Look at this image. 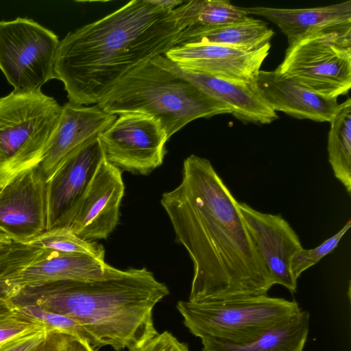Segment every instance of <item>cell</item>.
<instances>
[{
	"mask_svg": "<svg viewBox=\"0 0 351 351\" xmlns=\"http://www.w3.org/2000/svg\"><path fill=\"white\" fill-rule=\"evenodd\" d=\"M238 202L209 160L192 154L160 203L193 264L190 302L267 295L274 285Z\"/></svg>",
	"mask_w": 351,
	"mask_h": 351,
	"instance_id": "cell-1",
	"label": "cell"
},
{
	"mask_svg": "<svg viewBox=\"0 0 351 351\" xmlns=\"http://www.w3.org/2000/svg\"><path fill=\"white\" fill-rule=\"evenodd\" d=\"M182 28L173 11L132 0L60 40L55 79L69 101L97 104L125 74L175 47Z\"/></svg>",
	"mask_w": 351,
	"mask_h": 351,
	"instance_id": "cell-2",
	"label": "cell"
},
{
	"mask_svg": "<svg viewBox=\"0 0 351 351\" xmlns=\"http://www.w3.org/2000/svg\"><path fill=\"white\" fill-rule=\"evenodd\" d=\"M169 294L166 285L145 267L115 268L99 280L25 288L10 300L73 319L94 338L97 347L135 351L158 335L153 311Z\"/></svg>",
	"mask_w": 351,
	"mask_h": 351,
	"instance_id": "cell-3",
	"label": "cell"
},
{
	"mask_svg": "<svg viewBox=\"0 0 351 351\" xmlns=\"http://www.w3.org/2000/svg\"><path fill=\"white\" fill-rule=\"evenodd\" d=\"M97 104L117 116L136 112L152 117L168 138L197 119L231 114L226 105L153 60L125 74Z\"/></svg>",
	"mask_w": 351,
	"mask_h": 351,
	"instance_id": "cell-4",
	"label": "cell"
},
{
	"mask_svg": "<svg viewBox=\"0 0 351 351\" xmlns=\"http://www.w3.org/2000/svg\"><path fill=\"white\" fill-rule=\"evenodd\" d=\"M62 110L41 89L0 97V185L39 165Z\"/></svg>",
	"mask_w": 351,
	"mask_h": 351,
	"instance_id": "cell-5",
	"label": "cell"
},
{
	"mask_svg": "<svg viewBox=\"0 0 351 351\" xmlns=\"http://www.w3.org/2000/svg\"><path fill=\"white\" fill-rule=\"evenodd\" d=\"M176 307L184 325L194 336L234 343L254 340L301 311L295 300L267 295L224 300H180Z\"/></svg>",
	"mask_w": 351,
	"mask_h": 351,
	"instance_id": "cell-6",
	"label": "cell"
},
{
	"mask_svg": "<svg viewBox=\"0 0 351 351\" xmlns=\"http://www.w3.org/2000/svg\"><path fill=\"white\" fill-rule=\"evenodd\" d=\"M322 95L337 98L351 88V22L327 27L290 44L275 69Z\"/></svg>",
	"mask_w": 351,
	"mask_h": 351,
	"instance_id": "cell-7",
	"label": "cell"
},
{
	"mask_svg": "<svg viewBox=\"0 0 351 351\" xmlns=\"http://www.w3.org/2000/svg\"><path fill=\"white\" fill-rule=\"evenodd\" d=\"M60 40L27 17L0 21V70L14 91L32 92L54 79Z\"/></svg>",
	"mask_w": 351,
	"mask_h": 351,
	"instance_id": "cell-8",
	"label": "cell"
},
{
	"mask_svg": "<svg viewBox=\"0 0 351 351\" xmlns=\"http://www.w3.org/2000/svg\"><path fill=\"white\" fill-rule=\"evenodd\" d=\"M99 140L110 164L121 171L148 175L162 164L169 138L158 120L130 112L118 115Z\"/></svg>",
	"mask_w": 351,
	"mask_h": 351,
	"instance_id": "cell-9",
	"label": "cell"
},
{
	"mask_svg": "<svg viewBox=\"0 0 351 351\" xmlns=\"http://www.w3.org/2000/svg\"><path fill=\"white\" fill-rule=\"evenodd\" d=\"M124 191L121 171L104 158L82 195L56 227H65L86 241L106 239L118 224Z\"/></svg>",
	"mask_w": 351,
	"mask_h": 351,
	"instance_id": "cell-10",
	"label": "cell"
},
{
	"mask_svg": "<svg viewBox=\"0 0 351 351\" xmlns=\"http://www.w3.org/2000/svg\"><path fill=\"white\" fill-rule=\"evenodd\" d=\"M47 181L39 165L0 185V231L27 244L47 230Z\"/></svg>",
	"mask_w": 351,
	"mask_h": 351,
	"instance_id": "cell-11",
	"label": "cell"
},
{
	"mask_svg": "<svg viewBox=\"0 0 351 351\" xmlns=\"http://www.w3.org/2000/svg\"><path fill=\"white\" fill-rule=\"evenodd\" d=\"M238 207L274 285L295 292L298 280L291 272L290 263L294 254L303 249L298 235L280 215L261 213L245 202H238Z\"/></svg>",
	"mask_w": 351,
	"mask_h": 351,
	"instance_id": "cell-12",
	"label": "cell"
},
{
	"mask_svg": "<svg viewBox=\"0 0 351 351\" xmlns=\"http://www.w3.org/2000/svg\"><path fill=\"white\" fill-rule=\"evenodd\" d=\"M270 47V43L256 49L193 43L175 46L164 55L182 68L219 77L254 82Z\"/></svg>",
	"mask_w": 351,
	"mask_h": 351,
	"instance_id": "cell-13",
	"label": "cell"
},
{
	"mask_svg": "<svg viewBox=\"0 0 351 351\" xmlns=\"http://www.w3.org/2000/svg\"><path fill=\"white\" fill-rule=\"evenodd\" d=\"M114 269L90 254L39 250L30 263L6 281L5 297L10 300L23 289L54 282L101 279Z\"/></svg>",
	"mask_w": 351,
	"mask_h": 351,
	"instance_id": "cell-14",
	"label": "cell"
},
{
	"mask_svg": "<svg viewBox=\"0 0 351 351\" xmlns=\"http://www.w3.org/2000/svg\"><path fill=\"white\" fill-rule=\"evenodd\" d=\"M117 118L97 104L88 106L68 101L62 106L58 126L38 165L46 181L70 155L98 138Z\"/></svg>",
	"mask_w": 351,
	"mask_h": 351,
	"instance_id": "cell-15",
	"label": "cell"
},
{
	"mask_svg": "<svg viewBox=\"0 0 351 351\" xmlns=\"http://www.w3.org/2000/svg\"><path fill=\"white\" fill-rule=\"evenodd\" d=\"M154 61L171 69L201 91L226 105L231 114L243 122L268 124L278 118L260 95L256 81L246 82L222 78L182 68L159 55Z\"/></svg>",
	"mask_w": 351,
	"mask_h": 351,
	"instance_id": "cell-16",
	"label": "cell"
},
{
	"mask_svg": "<svg viewBox=\"0 0 351 351\" xmlns=\"http://www.w3.org/2000/svg\"><path fill=\"white\" fill-rule=\"evenodd\" d=\"M104 158L98 137L70 155L47 182V230L55 228L78 201Z\"/></svg>",
	"mask_w": 351,
	"mask_h": 351,
	"instance_id": "cell-17",
	"label": "cell"
},
{
	"mask_svg": "<svg viewBox=\"0 0 351 351\" xmlns=\"http://www.w3.org/2000/svg\"><path fill=\"white\" fill-rule=\"evenodd\" d=\"M256 85L261 97L273 110L283 112L299 119L330 122L339 108L337 98L311 90L280 75L276 70H260Z\"/></svg>",
	"mask_w": 351,
	"mask_h": 351,
	"instance_id": "cell-18",
	"label": "cell"
},
{
	"mask_svg": "<svg viewBox=\"0 0 351 351\" xmlns=\"http://www.w3.org/2000/svg\"><path fill=\"white\" fill-rule=\"evenodd\" d=\"M242 8L248 14L263 16L275 23L287 36L289 44L327 27L351 22V1L312 8Z\"/></svg>",
	"mask_w": 351,
	"mask_h": 351,
	"instance_id": "cell-19",
	"label": "cell"
},
{
	"mask_svg": "<svg viewBox=\"0 0 351 351\" xmlns=\"http://www.w3.org/2000/svg\"><path fill=\"white\" fill-rule=\"evenodd\" d=\"M310 314L300 311L258 338L234 343L214 338L201 339L202 351H303L307 341Z\"/></svg>",
	"mask_w": 351,
	"mask_h": 351,
	"instance_id": "cell-20",
	"label": "cell"
},
{
	"mask_svg": "<svg viewBox=\"0 0 351 351\" xmlns=\"http://www.w3.org/2000/svg\"><path fill=\"white\" fill-rule=\"evenodd\" d=\"M274 34L264 21L249 16L243 21L221 26L188 27L179 33L175 46L207 43L256 49L269 43Z\"/></svg>",
	"mask_w": 351,
	"mask_h": 351,
	"instance_id": "cell-21",
	"label": "cell"
},
{
	"mask_svg": "<svg viewBox=\"0 0 351 351\" xmlns=\"http://www.w3.org/2000/svg\"><path fill=\"white\" fill-rule=\"evenodd\" d=\"M182 30L188 27H213L248 18L242 8L226 0H191L173 10Z\"/></svg>",
	"mask_w": 351,
	"mask_h": 351,
	"instance_id": "cell-22",
	"label": "cell"
},
{
	"mask_svg": "<svg viewBox=\"0 0 351 351\" xmlns=\"http://www.w3.org/2000/svg\"><path fill=\"white\" fill-rule=\"evenodd\" d=\"M327 150L335 178L351 194V99L339 105L330 122Z\"/></svg>",
	"mask_w": 351,
	"mask_h": 351,
	"instance_id": "cell-23",
	"label": "cell"
},
{
	"mask_svg": "<svg viewBox=\"0 0 351 351\" xmlns=\"http://www.w3.org/2000/svg\"><path fill=\"white\" fill-rule=\"evenodd\" d=\"M38 250H49L62 253L90 254L104 259L105 250L95 241H86L65 227L47 230L27 243Z\"/></svg>",
	"mask_w": 351,
	"mask_h": 351,
	"instance_id": "cell-24",
	"label": "cell"
},
{
	"mask_svg": "<svg viewBox=\"0 0 351 351\" xmlns=\"http://www.w3.org/2000/svg\"><path fill=\"white\" fill-rule=\"evenodd\" d=\"M16 315L43 327L46 331H59L87 341L97 347L94 338L76 321L65 315L29 304H13Z\"/></svg>",
	"mask_w": 351,
	"mask_h": 351,
	"instance_id": "cell-25",
	"label": "cell"
},
{
	"mask_svg": "<svg viewBox=\"0 0 351 351\" xmlns=\"http://www.w3.org/2000/svg\"><path fill=\"white\" fill-rule=\"evenodd\" d=\"M350 226L351 220L349 219L338 232L325 240L317 247L310 250L303 248L294 254L290 263L291 272L293 278L298 280L304 271L331 253L337 247L339 242Z\"/></svg>",
	"mask_w": 351,
	"mask_h": 351,
	"instance_id": "cell-26",
	"label": "cell"
},
{
	"mask_svg": "<svg viewBox=\"0 0 351 351\" xmlns=\"http://www.w3.org/2000/svg\"><path fill=\"white\" fill-rule=\"evenodd\" d=\"M38 249L27 244H14L6 254L0 256V298H5V284L15 272L20 271L35 257Z\"/></svg>",
	"mask_w": 351,
	"mask_h": 351,
	"instance_id": "cell-27",
	"label": "cell"
},
{
	"mask_svg": "<svg viewBox=\"0 0 351 351\" xmlns=\"http://www.w3.org/2000/svg\"><path fill=\"white\" fill-rule=\"evenodd\" d=\"M34 351H95L86 340L59 331H47L45 339Z\"/></svg>",
	"mask_w": 351,
	"mask_h": 351,
	"instance_id": "cell-28",
	"label": "cell"
},
{
	"mask_svg": "<svg viewBox=\"0 0 351 351\" xmlns=\"http://www.w3.org/2000/svg\"><path fill=\"white\" fill-rule=\"evenodd\" d=\"M45 330L37 324L14 317L0 322V344L15 337Z\"/></svg>",
	"mask_w": 351,
	"mask_h": 351,
	"instance_id": "cell-29",
	"label": "cell"
},
{
	"mask_svg": "<svg viewBox=\"0 0 351 351\" xmlns=\"http://www.w3.org/2000/svg\"><path fill=\"white\" fill-rule=\"evenodd\" d=\"M135 351H190L188 345L165 330L158 333L144 346Z\"/></svg>",
	"mask_w": 351,
	"mask_h": 351,
	"instance_id": "cell-30",
	"label": "cell"
},
{
	"mask_svg": "<svg viewBox=\"0 0 351 351\" xmlns=\"http://www.w3.org/2000/svg\"><path fill=\"white\" fill-rule=\"evenodd\" d=\"M47 331L23 335L8 340L0 344V351H34L45 339Z\"/></svg>",
	"mask_w": 351,
	"mask_h": 351,
	"instance_id": "cell-31",
	"label": "cell"
},
{
	"mask_svg": "<svg viewBox=\"0 0 351 351\" xmlns=\"http://www.w3.org/2000/svg\"><path fill=\"white\" fill-rule=\"evenodd\" d=\"M16 317L11 300L0 298V322Z\"/></svg>",
	"mask_w": 351,
	"mask_h": 351,
	"instance_id": "cell-32",
	"label": "cell"
},
{
	"mask_svg": "<svg viewBox=\"0 0 351 351\" xmlns=\"http://www.w3.org/2000/svg\"><path fill=\"white\" fill-rule=\"evenodd\" d=\"M153 5L169 12L182 5L184 1L180 0H149Z\"/></svg>",
	"mask_w": 351,
	"mask_h": 351,
	"instance_id": "cell-33",
	"label": "cell"
},
{
	"mask_svg": "<svg viewBox=\"0 0 351 351\" xmlns=\"http://www.w3.org/2000/svg\"><path fill=\"white\" fill-rule=\"evenodd\" d=\"M14 243L12 244H7L0 243V256H2L8 252L13 247Z\"/></svg>",
	"mask_w": 351,
	"mask_h": 351,
	"instance_id": "cell-34",
	"label": "cell"
},
{
	"mask_svg": "<svg viewBox=\"0 0 351 351\" xmlns=\"http://www.w3.org/2000/svg\"><path fill=\"white\" fill-rule=\"evenodd\" d=\"M0 243L12 244L13 242L1 231H0Z\"/></svg>",
	"mask_w": 351,
	"mask_h": 351,
	"instance_id": "cell-35",
	"label": "cell"
}]
</instances>
